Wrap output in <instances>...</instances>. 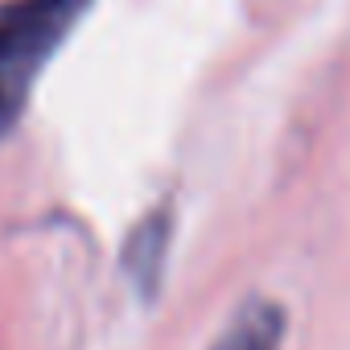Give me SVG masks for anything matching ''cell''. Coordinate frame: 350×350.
Masks as SVG:
<instances>
[{
    "mask_svg": "<svg viewBox=\"0 0 350 350\" xmlns=\"http://www.w3.org/2000/svg\"><path fill=\"white\" fill-rule=\"evenodd\" d=\"M91 0H5L0 5V136L25 111V99Z\"/></svg>",
    "mask_w": 350,
    "mask_h": 350,
    "instance_id": "cell-1",
    "label": "cell"
},
{
    "mask_svg": "<svg viewBox=\"0 0 350 350\" xmlns=\"http://www.w3.org/2000/svg\"><path fill=\"white\" fill-rule=\"evenodd\" d=\"M165 247H169V211H157L152 219H144L132 231V239L124 247V268L136 280L140 297H152L157 293L161 264H165Z\"/></svg>",
    "mask_w": 350,
    "mask_h": 350,
    "instance_id": "cell-2",
    "label": "cell"
},
{
    "mask_svg": "<svg viewBox=\"0 0 350 350\" xmlns=\"http://www.w3.org/2000/svg\"><path fill=\"white\" fill-rule=\"evenodd\" d=\"M280 338H284V313L268 301H252L231 317V325L219 334L211 350H280Z\"/></svg>",
    "mask_w": 350,
    "mask_h": 350,
    "instance_id": "cell-3",
    "label": "cell"
}]
</instances>
